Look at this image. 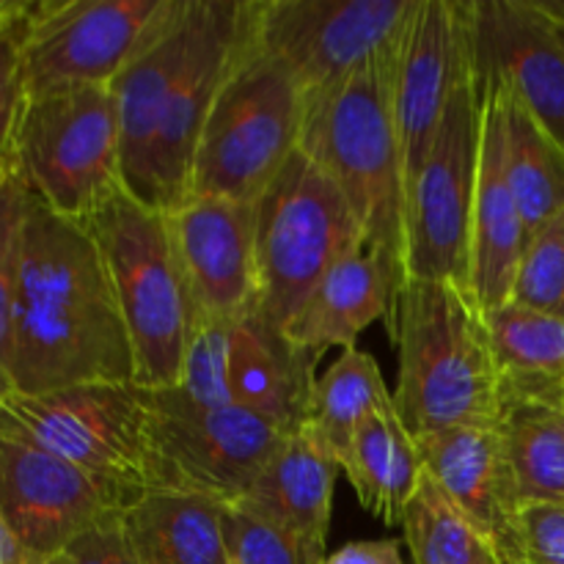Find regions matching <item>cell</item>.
Instances as JSON below:
<instances>
[{
    "instance_id": "21",
    "label": "cell",
    "mask_w": 564,
    "mask_h": 564,
    "mask_svg": "<svg viewBox=\"0 0 564 564\" xmlns=\"http://www.w3.org/2000/svg\"><path fill=\"white\" fill-rule=\"evenodd\" d=\"M400 284V268L383 253L367 246L352 248L330 264L286 334L319 356L328 347L352 350L375 319H389Z\"/></svg>"
},
{
    "instance_id": "5",
    "label": "cell",
    "mask_w": 564,
    "mask_h": 564,
    "mask_svg": "<svg viewBox=\"0 0 564 564\" xmlns=\"http://www.w3.org/2000/svg\"><path fill=\"white\" fill-rule=\"evenodd\" d=\"M306 94L290 66L257 33L253 0L229 69L204 121L191 176V198L257 204L301 147Z\"/></svg>"
},
{
    "instance_id": "33",
    "label": "cell",
    "mask_w": 564,
    "mask_h": 564,
    "mask_svg": "<svg viewBox=\"0 0 564 564\" xmlns=\"http://www.w3.org/2000/svg\"><path fill=\"white\" fill-rule=\"evenodd\" d=\"M527 564H564V505H527L521 516Z\"/></svg>"
},
{
    "instance_id": "26",
    "label": "cell",
    "mask_w": 564,
    "mask_h": 564,
    "mask_svg": "<svg viewBox=\"0 0 564 564\" xmlns=\"http://www.w3.org/2000/svg\"><path fill=\"white\" fill-rule=\"evenodd\" d=\"M499 88L505 97L507 182L532 235L564 213V147L518 99L507 94L501 83Z\"/></svg>"
},
{
    "instance_id": "30",
    "label": "cell",
    "mask_w": 564,
    "mask_h": 564,
    "mask_svg": "<svg viewBox=\"0 0 564 564\" xmlns=\"http://www.w3.org/2000/svg\"><path fill=\"white\" fill-rule=\"evenodd\" d=\"M224 532L231 564H325V545L259 518L242 507H226Z\"/></svg>"
},
{
    "instance_id": "8",
    "label": "cell",
    "mask_w": 564,
    "mask_h": 564,
    "mask_svg": "<svg viewBox=\"0 0 564 564\" xmlns=\"http://www.w3.org/2000/svg\"><path fill=\"white\" fill-rule=\"evenodd\" d=\"M86 224L116 284L135 352V383L152 391L174 389L182 380L196 303L169 213L121 191Z\"/></svg>"
},
{
    "instance_id": "32",
    "label": "cell",
    "mask_w": 564,
    "mask_h": 564,
    "mask_svg": "<svg viewBox=\"0 0 564 564\" xmlns=\"http://www.w3.org/2000/svg\"><path fill=\"white\" fill-rule=\"evenodd\" d=\"M510 303L564 317V213L529 235Z\"/></svg>"
},
{
    "instance_id": "14",
    "label": "cell",
    "mask_w": 564,
    "mask_h": 564,
    "mask_svg": "<svg viewBox=\"0 0 564 564\" xmlns=\"http://www.w3.org/2000/svg\"><path fill=\"white\" fill-rule=\"evenodd\" d=\"M127 501L64 457L0 427V523L39 556H58L127 510Z\"/></svg>"
},
{
    "instance_id": "12",
    "label": "cell",
    "mask_w": 564,
    "mask_h": 564,
    "mask_svg": "<svg viewBox=\"0 0 564 564\" xmlns=\"http://www.w3.org/2000/svg\"><path fill=\"white\" fill-rule=\"evenodd\" d=\"M154 490L240 505L290 433L242 405L204 408L180 389L152 391Z\"/></svg>"
},
{
    "instance_id": "19",
    "label": "cell",
    "mask_w": 564,
    "mask_h": 564,
    "mask_svg": "<svg viewBox=\"0 0 564 564\" xmlns=\"http://www.w3.org/2000/svg\"><path fill=\"white\" fill-rule=\"evenodd\" d=\"M477 66V64H474ZM479 77L482 88V147H479L477 198L471 224V290L482 312L505 306L512 297L518 268L529 242L505 169V97L494 77Z\"/></svg>"
},
{
    "instance_id": "17",
    "label": "cell",
    "mask_w": 564,
    "mask_h": 564,
    "mask_svg": "<svg viewBox=\"0 0 564 564\" xmlns=\"http://www.w3.org/2000/svg\"><path fill=\"white\" fill-rule=\"evenodd\" d=\"M169 218L196 314L235 323L259 306V202L193 196Z\"/></svg>"
},
{
    "instance_id": "29",
    "label": "cell",
    "mask_w": 564,
    "mask_h": 564,
    "mask_svg": "<svg viewBox=\"0 0 564 564\" xmlns=\"http://www.w3.org/2000/svg\"><path fill=\"white\" fill-rule=\"evenodd\" d=\"M402 532L416 564H505L490 540L446 499L427 471L408 505Z\"/></svg>"
},
{
    "instance_id": "11",
    "label": "cell",
    "mask_w": 564,
    "mask_h": 564,
    "mask_svg": "<svg viewBox=\"0 0 564 564\" xmlns=\"http://www.w3.org/2000/svg\"><path fill=\"white\" fill-rule=\"evenodd\" d=\"M482 147V88L471 50L433 149L408 193L402 279L471 284V224ZM471 292V290H468Z\"/></svg>"
},
{
    "instance_id": "6",
    "label": "cell",
    "mask_w": 564,
    "mask_h": 564,
    "mask_svg": "<svg viewBox=\"0 0 564 564\" xmlns=\"http://www.w3.org/2000/svg\"><path fill=\"white\" fill-rule=\"evenodd\" d=\"M0 176H14L58 215L91 218L124 191L113 88L66 86L22 97L3 116Z\"/></svg>"
},
{
    "instance_id": "18",
    "label": "cell",
    "mask_w": 564,
    "mask_h": 564,
    "mask_svg": "<svg viewBox=\"0 0 564 564\" xmlns=\"http://www.w3.org/2000/svg\"><path fill=\"white\" fill-rule=\"evenodd\" d=\"M422 466L490 540L505 564L523 562V501L499 427H452L416 438Z\"/></svg>"
},
{
    "instance_id": "15",
    "label": "cell",
    "mask_w": 564,
    "mask_h": 564,
    "mask_svg": "<svg viewBox=\"0 0 564 564\" xmlns=\"http://www.w3.org/2000/svg\"><path fill=\"white\" fill-rule=\"evenodd\" d=\"M471 50V0H416L397 44L394 102L408 193L433 149L452 91Z\"/></svg>"
},
{
    "instance_id": "36",
    "label": "cell",
    "mask_w": 564,
    "mask_h": 564,
    "mask_svg": "<svg viewBox=\"0 0 564 564\" xmlns=\"http://www.w3.org/2000/svg\"><path fill=\"white\" fill-rule=\"evenodd\" d=\"M545 6H549V11L554 14L556 28H560V33L564 39V0H545Z\"/></svg>"
},
{
    "instance_id": "27",
    "label": "cell",
    "mask_w": 564,
    "mask_h": 564,
    "mask_svg": "<svg viewBox=\"0 0 564 564\" xmlns=\"http://www.w3.org/2000/svg\"><path fill=\"white\" fill-rule=\"evenodd\" d=\"M386 411L397 408L378 361L369 352L352 347L341 352L328 372L317 380L306 424L341 460L358 427Z\"/></svg>"
},
{
    "instance_id": "4",
    "label": "cell",
    "mask_w": 564,
    "mask_h": 564,
    "mask_svg": "<svg viewBox=\"0 0 564 564\" xmlns=\"http://www.w3.org/2000/svg\"><path fill=\"white\" fill-rule=\"evenodd\" d=\"M397 44L400 39L339 86L306 97L297 149L336 182L361 226L367 248L383 253L402 273L405 180L391 102Z\"/></svg>"
},
{
    "instance_id": "31",
    "label": "cell",
    "mask_w": 564,
    "mask_h": 564,
    "mask_svg": "<svg viewBox=\"0 0 564 564\" xmlns=\"http://www.w3.org/2000/svg\"><path fill=\"white\" fill-rule=\"evenodd\" d=\"M229 345L231 323L196 314L191 341H187L185 367L176 389L204 408L237 405L229 383Z\"/></svg>"
},
{
    "instance_id": "35",
    "label": "cell",
    "mask_w": 564,
    "mask_h": 564,
    "mask_svg": "<svg viewBox=\"0 0 564 564\" xmlns=\"http://www.w3.org/2000/svg\"><path fill=\"white\" fill-rule=\"evenodd\" d=\"M325 564H405L397 540H356L328 554Z\"/></svg>"
},
{
    "instance_id": "3",
    "label": "cell",
    "mask_w": 564,
    "mask_h": 564,
    "mask_svg": "<svg viewBox=\"0 0 564 564\" xmlns=\"http://www.w3.org/2000/svg\"><path fill=\"white\" fill-rule=\"evenodd\" d=\"M389 330L400 356L394 408L413 438L452 427H499L505 397L494 339L466 286L402 279Z\"/></svg>"
},
{
    "instance_id": "34",
    "label": "cell",
    "mask_w": 564,
    "mask_h": 564,
    "mask_svg": "<svg viewBox=\"0 0 564 564\" xmlns=\"http://www.w3.org/2000/svg\"><path fill=\"white\" fill-rule=\"evenodd\" d=\"M58 564H141L132 554L127 534L121 529V516L110 518L94 532L83 534L80 540L69 545L64 554H58Z\"/></svg>"
},
{
    "instance_id": "16",
    "label": "cell",
    "mask_w": 564,
    "mask_h": 564,
    "mask_svg": "<svg viewBox=\"0 0 564 564\" xmlns=\"http://www.w3.org/2000/svg\"><path fill=\"white\" fill-rule=\"evenodd\" d=\"M474 64L564 147V39L545 0H471Z\"/></svg>"
},
{
    "instance_id": "10",
    "label": "cell",
    "mask_w": 564,
    "mask_h": 564,
    "mask_svg": "<svg viewBox=\"0 0 564 564\" xmlns=\"http://www.w3.org/2000/svg\"><path fill=\"white\" fill-rule=\"evenodd\" d=\"M367 246L336 182L297 149L259 198V312L279 328L308 301L328 268Z\"/></svg>"
},
{
    "instance_id": "2",
    "label": "cell",
    "mask_w": 564,
    "mask_h": 564,
    "mask_svg": "<svg viewBox=\"0 0 564 564\" xmlns=\"http://www.w3.org/2000/svg\"><path fill=\"white\" fill-rule=\"evenodd\" d=\"M248 0H169L113 88L121 174L135 202L174 213L191 198L204 121L246 22Z\"/></svg>"
},
{
    "instance_id": "20",
    "label": "cell",
    "mask_w": 564,
    "mask_h": 564,
    "mask_svg": "<svg viewBox=\"0 0 564 564\" xmlns=\"http://www.w3.org/2000/svg\"><path fill=\"white\" fill-rule=\"evenodd\" d=\"M319 352L297 345L257 306L231 323L229 383L237 405L270 419L284 433L308 422Z\"/></svg>"
},
{
    "instance_id": "13",
    "label": "cell",
    "mask_w": 564,
    "mask_h": 564,
    "mask_svg": "<svg viewBox=\"0 0 564 564\" xmlns=\"http://www.w3.org/2000/svg\"><path fill=\"white\" fill-rule=\"evenodd\" d=\"M413 9L416 0H253V22L312 97L383 55Z\"/></svg>"
},
{
    "instance_id": "1",
    "label": "cell",
    "mask_w": 564,
    "mask_h": 564,
    "mask_svg": "<svg viewBox=\"0 0 564 564\" xmlns=\"http://www.w3.org/2000/svg\"><path fill=\"white\" fill-rule=\"evenodd\" d=\"M0 394L135 383V352L86 220L0 176Z\"/></svg>"
},
{
    "instance_id": "7",
    "label": "cell",
    "mask_w": 564,
    "mask_h": 564,
    "mask_svg": "<svg viewBox=\"0 0 564 564\" xmlns=\"http://www.w3.org/2000/svg\"><path fill=\"white\" fill-rule=\"evenodd\" d=\"M169 0H0V110L28 94L110 86Z\"/></svg>"
},
{
    "instance_id": "9",
    "label": "cell",
    "mask_w": 564,
    "mask_h": 564,
    "mask_svg": "<svg viewBox=\"0 0 564 564\" xmlns=\"http://www.w3.org/2000/svg\"><path fill=\"white\" fill-rule=\"evenodd\" d=\"M152 389L83 383L50 394H0V427L64 457L127 505L152 494Z\"/></svg>"
},
{
    "instance_id": "23",
    "label": "cell",
    "mask_w": 564,
    "mask_h": 564,
    "mask_svg": "<svg viewBox=\"0 0 564 564\" xmlns=\"http://www.w3.org/2000/svg\"><path fill=\"white\" fill-rule=\"evenodd\" d=\"M224 510L204 496L152 490L121 512V529L141 564H231Z\"/></svg>"
},
{
    "instance_id": "25",
    "label": "cell",
    "mask_w": 564,
    "mask_h": 564,
    "mask_svg": "<svg viewBox=\"0 0 564 564\" xmlns=\"http://www.w3.org/2000/svg\"><path fill=\"white\" fill-rule=\"evenodd\" d=\"M341 471L364 510L389 527H402L408 505L424 477L416 438L408 433L397 411L378 413L358 427L341 455Z\"/></svg>"
},
{
    "instance_id": "22",
    "label": "cell",
    "mask_w": 564,
    "mask_h": 564,
    "mask_svg": "<svg viewBox=\"0 0 564 564\" xmlns=\"http://www.w3.org/2000/svg\"><path fill=\"white\" fill-rule=\"evenodd\" d=\"M341 460L308 424L286 435L248 488L242 510L325 545Z\"/></svg>"
},
{
    "instance_id": "28",
    "label": "cell",
    "mask_w": 564,
    "mask_h": 564,
    "mask_svg": "<svg viewBox=\"0 0 564 564\" xmlns=\"http://www.w3.org/2000/svg\"><path fill=\"white\" fill-rule=\"evenodd\" d=\"M518 494L527 505H564V411L510 405L499 424Z\"/></svg>"
},
{
    "instance_id": "24",
    "label": "cell",
    "mask_w": 564,
    "mask_h": 564,
    "mask_svg": "<svg viewBox=\"0 0 564 564\" xmlns=\"http://www.w3.org/2000/svg\"><path fill=\"white\" fill-rule=\"evenodd\" d=\"M485 317L505 408L529 402L564 411V317L518 303H505Z\"/></svg>"
}]
</instances>
